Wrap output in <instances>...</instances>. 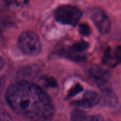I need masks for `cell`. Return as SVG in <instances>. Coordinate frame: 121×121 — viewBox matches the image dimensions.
Masks as SVG:
<instances>
[{
	"instance_id": "1",
	"label": "cell",
	"mask_w": 121,
	"mask_h": 121,
	"mask_svg": "<svg viewBox=\"0 0 121 121\" xmlns=\"http://www.w3.org/2000/svg\"><path fill=\"white\" fill-rule=\"evenodd\" d=\"M5 99L17 114L28 119L47 120L54 113V104L48 95L39 86L27 80L11 85Z\"/></svg>"
},
{
	"instance_id": "2",
	"label": "cell",
	"mask_w": 121,
	"mask_h": 121,
	"mask_svg": "<svg viewBox=\"0 0 121 121\" xmlns=\"http://www.w3.org/2000/svg\"><path fill=\"white\" fill-rule=\"evenodd\" d=\"M18 46L24 54L28 56L37 55L41 52L42 48L39 35L31 31H26L20 34Z\"/></svg>"
},
{
	"instance_id": "3",
	"label": "cell",
	"mask_w": 121,
	"mask_h": 121,
	"mask_svg": "<svg viewBox=\"0 0 121 121\" xmlns=\"http://www.w3.org/2000/svg\"><path fill=\"white\" fill-rule=\"evenodd\" d=\"M54 17L56 20L62 24L75 26L82 17V12L76 6L64 5L56 9Z\"/></svg>"
},
{
	"instance_id": "4",
	"label": "cell",
	"mask_w": 121,
	"mask_h": 121,
	"mask_svg": "<svg viewBox=\"0 0 121 121\" xmlns=\"http://www.w3.org/2000/svg\"><path fill=\"white\" fill-rule=\"evenodd\" d=\"M89 44L84 40L76 42L68 47H63L59 50L60 55L74 61H82L86 59V51Z\"/></svg>"
},
{
	"instance_id": "5",
	"label": "cell",
	"mask_w": 121,
	"mask_h": 121,
	"mask_svg": "<svg viewBox=\"0 0 121 121\" xmlns=\"http://www.w3.org/2000/svg\"><path fill=\"white\" fill-rule=\"evenodd\" d=\"M89 14L92 21L100 33L106 34L109 31L111 27V20L103 9L94 7L90 9Z\"/></svg>"
},
{
	"instance_id": "6",
	"label": "cell",
	"mask_w": 121,
	"mask_h": 121,
	"mask_svg": "<svg viewBox=\"0 0 121 121\" xmlns=\"http://www.w3.org/2000/svg\"><path fill=\"white\" fill-rule=\"evenodd\" d=\"M89 76L93 83L101 87L106 85L111 79L109 72L98 65H93L90 68Z\"/></svg>"
},
{
	"instance_id": "7",
	"label": "cell",
	"mask_w": 121,
	"mask_h": 121,
	"mask_svg": "<svg viewBox=\"0 0 121 121\" xmlns=\"http://www.w3.org/2000/svg\"><path fill=\"white\" fill-rule=\"evenodd\" d=\"M100 95L96 92L88 91L85 92L81 99L73 102L72 104L82 108L89 109L98 105L100 102Z\"/></svg>"
},
{
	"instance_id": "8",
	"label": "cell",
	"mask_w": 121,
	"mask_h": 121,
	"mask_svg": "<svg viewBox=\"0 0 121 121\" xmlns=\"http://www.w3.org/2000/svg\"><path fill=\"white\" fill-rule=\"evenodd\" d=\"M121 50L120 46L112 48L108 47L105 52L103 63L109 67H115L120 63Z\"/></svg>"
},
{
	"instance_id": "9",
	"label": "cell",
	"mask_w": 121,
	"mask_h": 121,
	"mask_svg": "<svg viewBox=\"0 0 121 121\" xmlns=\"http://www.w3.org/2000/svg\"><path fill=\"white\" fill-rule=\"evenodd\" d=\"M102 95L100 96L102 104L104 106L108 108H113L117 106L119 102L117 95L109 89H104L102 91Z\"/></svg>"
},
{
	"instance_id": "10",
	"label": "cell",
	"mask_w": 121,
	"mask_h": 121,
	"mask_svg": "<svg viewBox=\"0 0 121 121\" xmlns=\"http://www.w3.org/2000/svg\"><path fill=\"white\" fill-rule=\"evenodd\" d=\"M71 121H103L100 115H87L84 111L80 109L73 110L71 113Z\"/></svg>"
},
{
	"instance_id": "11",
	"label": "cell",
	"mask_w": 121,
	"mask_h": 121,
	"mask_svg": "<svg viewBox=\"0 0 121 121\" xmlns=\"http://www.w3.org/2000/svg\"><path fill=\"white\" fill-rule=\"evenodd\" d=\"M41 79L44 82L46 86L50 88H56L58 87V83L56 80L53 77H48L43 76L41 77Z\"/></svg>"
},
{
	"instance_id": "12",
	"label": "cell",
	"mask_w": 121,
	"mask_h": 121,
	"mask_svg": "<svg viewBox=\"0 0 121 121\" xmlns=\"http://www.w3.org/2000/svg\"><path fill=\"white\" fill-rule=\"evenodd\" d=\"M83 90V87L80 83L76 84L74 86H73L70 89V91L67 93V99L73 98V96H76L77 94L80 93Z\"/></svg>"
},
{
	"instance_id": "13",
	"label": "cell",
	"mask_w": 121,
	"mask_h": 121,
	"mask_svg": "<svg viewBox=\"0 0 121 121\" xmlns=\"http://www.w3.org/2000/svg\"><path fill=\"white\" fill-rule=\"evenodd\" d=\"M79 31L80 34L84 36H87L91 34V28L86 23L80 24L79 27Z\"/></svg>"
},
{
	"instance_id": "14",
	"label": "cell",
	"mask_w": 121,
	"mask_h": 121,
	"mask_svg": "<svg viewBox=\"0 0 121 121\" xmlns=\"http://www.w3.org/2000/svg\"><path fill=\"white\" fill-rule=\"evenodd\" d=\"M5 65V60H4L3 58L0 56V70H1L4 67Z\"/></svg>"
},
{
	"instance_id": "15",
	"label": "cell",
	"mask_w": 121,
	"mask_h": 121,
	"mask_svg": "<svg viewBox=\"0 0 121 121\" xmlns=\"http://www.w3.org/2000/svg\"><path fill=\"white\" fill-rule=\"evenodd\" d=\"M2 33H1V30H0V40H2Z\"/></svg>"
}]
</instances>
